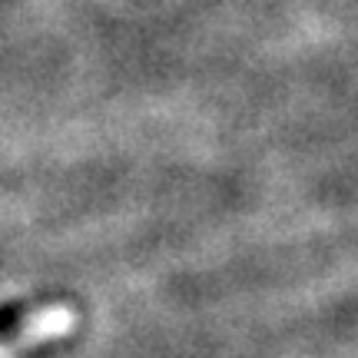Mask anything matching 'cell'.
Listing matches in <instances>:
<instances>
[{
  "label": "cell",
  "mask_w": 358,
  "mask_h": 358,
  "mask_svg": "<svg viewBox=\"0 0 358 358\" xmlns=\"http://www.w3.org/2000/svg\"><path fill=\"white\" fill-rule=\"evenodd\" d=\"M27 319H30V312H27L20 302H7V306H0V342L20 332V329L27 325Z\"/></svg>",
  "instance_id": "1"
}]
</instances>
